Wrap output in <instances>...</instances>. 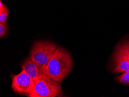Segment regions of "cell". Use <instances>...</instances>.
I'll return each mask as SVG.
<instances>
[{
    "label": "cell",
    "instance_id": "cell-9",
    "mask_svg": "<svg viewBox=\"0 0 129 97\" xmlns=\"http://www.w3.org/2000/svg\"><path fill=\"white\" fill-rule=\"evenodd\" d=\"M124 53L129 60V40L124 41L117 46Z\"/></svg>",
    "mask_w": 129,
    "mask_h": 97
},
{
    "label": "cell",
    "instance_id": "cell-8",
    "mask_svg": "<svg viewBox=\"0 0 129 97\" xmlns=\"http://www.w3.org/2000/svg\"><path fill=\"white\" fill-rule=\"evenodd\" d=\"M116 79V81L119 83L129 86V71L124 72L122 75L117 77Z\"/></svg>",
    "mask_w": 129,
    "mask_h": 97
},
{
    "label": "cell",
    "instance_id": "cell-2",
    "mask_svg": "<svg viewBox=\"0 0 129 97\" xmlns=\"http://www.w3.org/2000/svg\"><path fill=\"white\" fill-rule=\"evenodd\" d=\"M58 47L57 44L51 41H37L31 48L29 57L45 67Z\"/></svg>",
    "mask_w": 129,
    "mask_h": 97
},
{
    "label": "cell",
    "instance_id": "cell-4",
    "mask_svg": "<svg viewBox=\"0 0 129 97\" xmlns=\"http://www.w3.org/2000/svg\"><path fill=\"white\" fill-rule=\"evenodd\" d=\"M12 79L11 88L14 92L30 97L35 83L24 70L18 74L13 75Z\"/></svg>",
    "mask_w": 129,
    "mask_h": 97
},
{
    "label": "cell",
    "instance_id": "cell-3",
    "mask_svg": "<svg viewBox=\"0 0 129 97\" xmlns=\"http://www.w3.org/2000/svg\"><path fill=\"white\" fill-rule=\"evenodd\" d=\"M61 85L52 80L42 79L35 84L29 97H63Z\"/></svg>",
    "mask_w": 129,
    "mask_h": 97
},
{
    "label": "cell",
    "instance_id": "cell-1",
    "mask_svg": "<svg viewBox=\"0 0 129 97\" xmlns=\"http://www.w3.org/2000/svg\"><path fill=\"white\" fill-rule=\"evenodd\" d=\"M73 66L70 53L58 46L45 68L46 74L52 80L61 84L72 71Z\"/></svg>",
    "mask_w": 129,
    "mask_h": 97
},
{
    "label": "cell",
    "instance_id": "cell-5",
    "mask_svg": "<svg viewBox=\"0 0 129 97\" xmlns=\"http://www.w3.org/2000/svg\"><path fill=\"white\" fill-rule=\"evenodd\" d=\"M21 68L31 77L35 83L42 79L52 80L46 74L45 67L37 63L29 57L22 62Z\"/></svg>",
    "mask_w": 129,
    "mask_h": 97
},
{
    "label": "cell",
    "instance_id": "cell-10",
    "mask_svg": "<svg viewBox=\"0 0 129 97\" xmlns=\"http://www.w3.org/2000/svg\"><path fill=\"white\" fill-rule=\"evenodd\" d=\"M8 31V28L7 25L0 22V38H3Z\"/></svg>",
    "mask_w": 129,
    "mask_h": 97
},
{
    "label": "cell",
    "instance_id": "cell-7",
    "mask_svg": "<svg viewBox=\"0 0 129 97\" xmlns=\"http://www.w3.org/2000/svg\"><path fill=\"white\" fill-rule=\"evenodd\" d=\"M9 14L8 7L0 1V22L6 24H7Z\"/></svg>",
    "mask_w": 129,
    "mask_h": 97
},
{
    "label": "cell",
    "instance_id": "cell-6",
    "mask_svg": "<svg viewBox=\"0 0 129 97\" xmlns=\"http://www.w3.org/2000/svg\"><path fill=\"white\" fill-rule=\"evenodd\" d=\"M113 56L114 73L119 74L129 71V60L124 53L117 47Z\"/></svg>",
    "mask_w": 129,
    "mask_h": 97
}]
</instances>
